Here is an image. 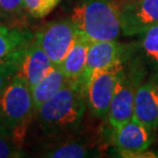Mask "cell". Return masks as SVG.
Returning <instances> with one entry per match:
<instances>
[{
    "mask_svg": "<svg viewBox=\"0 0 158 158\" xmlns=\"http://www.w3.org/2000/svg\"><path fill=\"white\" fill-rule=\"evenodd\" d=\"M145 71L141 63L128 60L119 74L108 112L109 123L116 127L134 117V102L139 85L142 83Z\"/></svg>",
    "mask_w": 158,
    "mask_h": 158,
    "instance_id": "4",
    "label": "cell"
},
{
    "mask_svg": "<svg viewBox=\"0 0 158 158\" xmlns=\"http://www.w3.org/2000/svg\"><path fill=\"white\" fill-rule=\"evenodd\" d=\"M154 132L132 118L113 127L112 144L120 156L140 158L153 144Z\"/></svg>",
    "mask_w": 158,
    "mask_h": 158,
    "instance_id": "9",
    "label": "cell"
},
{
    "mask_svg": "<svg viewBox=\"0 0 158 158\" xmlns=\"http://www.w3.org/2000/svg\"><path fill=\"white\" fill-rule=\"evenodd\" d=\"M34 39L29 30L18 27L0 26V63L24 48Z\"/></svg>",
    "mask_w": 158,
    "mask_h": 158,
    "instance_id": "13",
    "label": "cell"
},
{
    "mask_svg": "<svg viewBox=\"0 0 158 158\" xmlns=\"http://www.w3.org/2000/svg\"><path fill=\"white\" fill-rule=\"evenodd\" d=\"M61 0H23L25 10L33 18L40 19L52 12Z\"/></svg>",
    "mask_w": 158,
    "mask_h": 158,
    "instance_id": "18",
    "label": "cell"
},
{
    "mask_svg": "<svg viewBox=\"0 0 158 158\" xmlns=\"http://www.w3.org/2000/svg\"><path fill=\"white\" fill-rule=\"evenodd\" d=\"M140 36L139 47L142 58L158 72V25L151 27Z\"/></svg>",
    "mask_w": 158,
    "mask_h": 158,
    "instance_id": "15",
    "label": "cell"
},
{
    "mask_svg": "<svg viewBox=\"0 0 158 158\" xmlns=\"http://www.w3.org/2000/svg\"><path fill=\"white\" fill-rule=\"evenodd\" d=\"M77 37L78 30L71 18L52 22L34 34V39L55 66L61 65L73 47Z\"/></svg>",
    "mask_w": 158,
    "mask_h": 158,
    "instance_id": "5",
    "label": "cell"
},
{
    "mask_svg": "<svg viewBox=\"0 0 158 158\" xmlns=\"http://www.w3.org/2000/svg\"><path fill=\"white\" fill-rule=\"evenodd\" d=\"M87 107L86 90L76 80H67L55 96L36 112L43 131L59 134L77 128Z\"/></svg>",
    "mask_w": 158,
    "mask_h": 158,
    "instance_id": "1",
    "label": "cell"
},
{
    "mask_svg": "<svg viewBox=\"0 0 158 158\" xmlns=\"http://www.w3.org/2000/svg\"><path fill=\"white\" fill-rule=\"evenodd\" d=\"M42 156L50 158H83L94 156V150L85 144L69 142L47 150L42 154Z\"/></svg>",
    "mask_w": 158,
    "mask_h": 158,
    "instance_id": "16",
    "label": "cell"
},
{
    "mask_svg": "<svg viewBox=\"0 0 158 158\" xmlns=\"http://www.w3.org/2000/svg\"><path fill=\"white\" fill-rule=\"evenodd\" d=\"M122 34L141 35L158 25V0H118Z\"/></svg>",
    "mask_w": 158,
    "mask_h": 158,
    "instance_id": "7",
    "label": "cell"
},
{
    "mask_svg": "<svg viewBox=\"0 0 158 158\" xmlns=\"http://www.w3.org/2000/svg\"><path fill=\"white\" fill-rule=\"evenodd\" d=\"M35 114L31 89L17 74L0 97V131L23 144L28 125Z\"/></svg>",
    "mask_w": 158,
    "mask_h": 158,
    "instance_id": "3",
    "label": "cell"
},
{
    "mask_svg": "<svg viewBox=\"0 0 158 158\" xmlns=\"http://www.w3.org/2000/svg\"><path fill=\"white\" fill-rule=\"evenodd\" d=\"M55 64L35 39L25 47L19 74L26 80L30 89L55 68Z\"/></svg>",
    "mask_w": 158,
    "mask_h": 158,
    "instance_id": "11",
    "label": "cell"
},
{
    "mask_svg": "<svg viewBox=\"0 0 158 158\" xmlns=\"http://www.w3.org/2000/svg\"><path fill=\"white\" fill-rule=\"evenodd\" d=\"M71 19L78 32L90 42L116 40L122 34L115 0H81Z\"/></svg>",
    "mask_w": 158,
    "mask_h": 158,
    "instance_id": "2",
    "label": "cell"
},
{
    "mask_svg": "<svg viewBox=\"0 0 158 158\" xmlns=\"http://www.w3.org/2000/svg\"><path fill=\"white\" fill-rule=\"evenodd\" d=\"M25 47L17 52L15 55H12L10 58L0 63V97L3 94V91L6 89V87L8 86V84L10 83L12 78L19 73Z\"/></svg>",
    "mask_w": 158,
    "mask_h": 158,
    "instance_id": "17",
    "label": "cell"
},
{
    "mask_svg": "<svg viewBox=\"0 0 158 158\" xmlns=\"http://www.w3.org/2000/svg\"><path fill=\"white\" fill-rule=\"evenodd\" d=\"M21 145L0 131V158H19L23 157L24 152Z\"/></svg>",
    "mask_w": 158,
    "mask_h": 158,
    "instance_id": "19",
    "label": "cell"
},
{
    "mask_svg": "<svg viewBox=\"0 0 158 158\" xmlns=\"http://www.w3.org/2000/svg\"><path fill=\"white\" fill-rule=\"evenodd\" d=\"M127 60L119 61L98 72L88 81L86 86L87 106L97 117L105 118L108 116L116 82Z\"/></svg>",
    "mask_w": 158,
    "mask_h": 158,
    "instance_id": "6",
    "label": "cell"
},
{
    "mask_svg": "<svg viewBox=\"0 0 158 158\" xmlns=\"http://www.w3.org/2000/svg\"><path fill=\"white\" fill-rule=\"evenodd\" d=\"M67 80L68 79L63 73L61 68L59 66H56L42 80H40L38 83L31 88L35 113L44 103L47 102L50 98L55 96L61 89Z\"/></svg>",
    "mask_w": 158,
    "mask_h": 158,
    "instance_id": "14",
    "label": "cell"
},
{
    "mask_svg": "<svg viewBox=\"0 0 158 158\" xmlns=\"http://www.w3.org/2000/svg\"><path fill=\"white\" fill-rule=\"evenodd\" d=\"M132 118L151 131L158 129V75L139 85Z\"/></svg>",
    "mask_w": 158,
    "mask_h": 158,
    "instance_id": "10",
    "label": "cell"
},
{
    "mask_svg": "<svg viewBox=\"0 0 158 158\" xmlns=\"http://www.w3.org/2000/svg\"><path fill=\"white\" fill-rule=\"evenodd\" d=\"M90 41L78 32V37L73 47L59 66L69 80L79 79L83 73L87 60V52Z\"/></svg>",
    "mask_w": 158,
    "mask_h": 158,
    "instance_id": "12",
    "label": "cell"
},
{
    "mask_svg": "<svg viewBox=\"0 0 158 158\" xmlns=\"http://www.w3.org/2000/svg\"><path fill=\"white\" fill-rule=\"evenodd\" d=\"M0 9L6 14H20L23 11V0H0Z\"/></svg>",
    "mask_w": 158,
    "mask_h": 158,
    "instance_id": "20",
    "label": "cell"
},
{
    "mask_svg": "<svg viewBox=\"0 0 158 158\" xmlns=\"http://www.w3.org/2000/svg\"><path fill=\"white\" fill-rule=\"evenodd\" d=\"M131 49L129 45L119 42L117 39L90 42L85 69L78 81L86 90L88 81L94 74L119 61L129 59Z\"/></svg>",
    "mask_w": 158,
    "mask_h": 158,
    "instance_id": "8",
    "label": "cell"
}]
</instances>
